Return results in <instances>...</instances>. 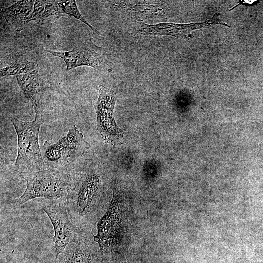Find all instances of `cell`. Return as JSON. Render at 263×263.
<instances>
[{"instance_id":"6da1fadb","label":"cell","mask_w":263,"mask_h":263,"mask_svg":"<svg viewBox=\"0 0 263 263\" xmlns=\"http://www.w3.org/2000/svg\"><path fill=\"white\" fill-rule=\"evenodd\" d=\"M70 186L66 199L69 217L82 228L99 207L104 189L100 173L94 169L72 164L69 168Z\"/></svg>"},{"instance_id":"7a4b0ae2","label":"cell","mask_w":263,"mask_h":263,"mask_svg":"<svg viewBox=\"0 0 263 263\" xmlns=\"http://www.w3.org/2000/svg\"><path fill=\"white\" fill-rule=\"evenodd\" d=\"M14 171L26 182L25 191L14 201L17 206L38 198L51 201L66 199L70 186L69 169H46L35 172Z\"/></svg>"},{"instance_id":"3957f363","label":"cell","mask_w":263,"mask_h":263,"mask_svg":"<svg viewBox=\"0 0 263 263\" xmlns=\"http://www.w3.org/2000/svg\"><path fill=\"white\" fill-rule=\"evenodd\" d=\"M33 120L26 122L15 118L10 121L17 136L18 150L14 166L17 170L20 165L25 166L28 171L43 170L44 162L39 144V133L44 120L38 113L35 112Z\"/></svg>"},{"instance_id":"277c9868","label":"cell","mask_w":263,"mask_h":263,"mask_svg":"<svg viewBox=\"0 0 263 263\" xmlns=\"http://www.w3.org/2000/svg\"><path fill=\"white\" fill-rule=\"evenodd\" d=\"M90 147L77 127L74 125L67 134L56 143L44 142L41 147L43 169H69Z\"/></svg>"},{"instance_id":"5b68a950","label":"cell","mask_w":263,"mask_h":263,"mask_svg":"<svg viewBox=\"0 0 263 263\" xmlns=\"http://www.w3.org/2000/svg\"><path fill=\"white\" fill-rule=\"evenodd\" d=\"M52 224L54 235L53 242L57 258L70 244H77L84 239L83 233L70 219L66 206L56 201H51L42 205Z\"/></svg>"},{"instance_id":"8992f818","label":"cell","mask_w":263,"mask_h":263,"mask_svg":"<svg viewBox=\"0 0 263 263\" xmlns=\"http://www.w3.org/2000/svg\"><path fill=\"white\" fill-rule=\"evenodd\" d=\"M99 96L94 105L97 130L107 143L115 146L122 143L124 132L116 124L113 116L116 94L104 86L98 87Z\"/></svg>"},{"instance_id":"52a82bcc","label":"cell","mask_w":263,"mask_h":263,"mask_svg":"<svg viewBox=\"0 0 263 263\" xmlns=\"http://www.w3.org/2000/svg\"><path fill=\"white\" fill-rule=\"evenodd\" d=\"M47 52L62 59L65 62L67 71L81 66H90L102 71L109 69L105 49L95 45L91 39L77 44L70 51L48 50Z\"/></svg>"},{"instance_id":"ba28073f","label":"cell","mask_w":263,"mask_h":263,"mask_svg":"<svg viewBox=\"0 0 263 263\" xmlns=\"http://www.w3.org/2000/svg\"><path fill=\"white\" fill-rule=\"evenodd\" d=\"M119 196L114 189L107 211L97 224V233L94 240L102 254L110 252L120 239L122 228Z\"/></svg>"},{"instance_id":"9c48e42d","label":"cell","mask_w":263,"mask_h":263,"mask_svg":"<svg viewBox=\"0 0 263 263\" xmlns=\"http://www.w3.org/2000/svg\"><path fill=\"white\" fill-rule=\"evenodd\" d=\"M215 15L211 19L203 22L180 24L175 23H158L149 24L142 22H138V31L144 35H168L182 39L191 38L194 30L208 28L213 25L220 24L228 26L222 22Z\"/></svg>"},{"instance_id":"30bf717a","label":"cell","mask_w":263,"mask_h":263,"mask_svg":"<svg viewBox=\"0 0 263 263\" xmlns=\"http://www.w3.org/2000/svg\"><path fill=\"white\" fill-rule=\"evenodd\" d=\"M17 82L26 98L31 103L35 112L38 111L42 86L37 69L16 76Z\"/></svg>"},{"instance_id":"8fae6325","label":"cell","mask_w":263,"mask_h":263,"mask_svg":"<svg viewBox=\"0 0 263 263\" xmlns=\"http://www.w3.org/2000/svg\"><path fill=\"white\" fill-rule=\"evenodd\" d=\"M56 263H96L94 255L83 239L69 244L56 258Z\"/></svg>"},{"instance_id":"7c38bea8","label":"cell","mask_w":263,"mask_h":263,"mask_svg":"<svg viewBox=\"0 0 263 263\" xmlns=\"http://www.w3.org/2000/svg\"><path fill=\"white\" fill-rule=\"evenodd\" d=\"M35 2V0H21L7 8L4 14L6 21L15 26L30 21Z\"/></svg>"},{"instance_id":"4fadbf2b","label":"cell","mask_w":263,"mask_h":263,"mask_svg":"<svg viewBox=\"0 0 263 263\" xmlns=\"http://www.w3.org/2000/svg\"><path fill=\"white\" fill-rule=\"evenodd\" d=\"M5 66L0 69V77L28 73L35 70V63L22 55L13 54L7 56Z\"/></svg>"},{"instance_id":"5bb4252c","label":"cell","mask_w":263,"mask_h":263,"mask_svg":"<svg viewBox=\"0 0 263 263\" xmlns=\"http://www.w3.org/2000/svg\"><path fill=\"white\" fill-rule=\"evenodd\" d=\"M60 14L57 0H35L30 21L44 23L56 19Z\"/></svg>"},{"instance_id":"9a60e30c","label":"cell","mask_w":263,"mask_h":263,"mask_svg":"<svg viewBox=\"0 0 263 263\" xmlns=\"http://www.w3.org/2000/svg\"><path fill=\"white\" fill-rule=\"evenodd\" d=\"M57 3L60 14H66L70 16L75 17L85 24L93 31L94 32L97 34H100L99 32L96 30V29L89 24L80 14L78 9L75 0H57Z\"/></svg>"}]
</instances>
